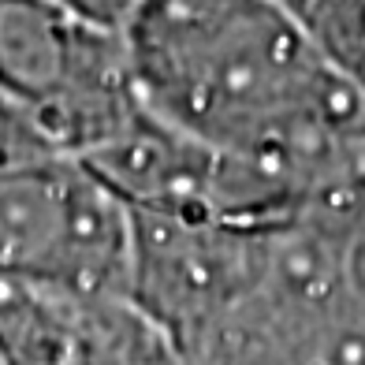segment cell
<instances>
[{"label":"cell","instance_id":"2","mask_svg":"<svg viewBox=\"0 0 365 365\" xmlns=\"http://www.w3.org/2000/svg\"><path fill=\"white\" fill-rule=\"evenodd\" d=\"M0 101L71 160H90L145 112L120 26L60 0H0Z\"/></svg>","mask_w":365,"mask_h":365},{"label":"cell","instance_id":"6","mask_svg":"<svg viewBox=\"0 0 365 365\" xmlns=\"http://www.w3.org/2000/svg\"><path fill=\"white\" fill-rule=\"evenodd\" d=\"M60 4H68V8H75L82 15H90V19H101L108 26H120L127 8L135 4V0H60Z\"/></svg>","mask_w":365,"mask_h":365},{"label":"cell","instance_id":"4","mask_svg":"<svg viewBox=\"0 0 365 365\" xmlns=\"http://www.w3.org/2000/svg\"><path fill=\"white\" fill-rule=\"evenodd\" d=\"M298 19L365 115V0H302Z\"/></svg>","mask_w":365,"mask_h":365},{"label":"cell","instance_id":"5","mask_svg":"<svg viewBox=\"0 0 365 365\" xmlns=\"http://www.w3.org/2000/svg\"><path fill=\"white\" fill-rule=\"evenodd\" d=\"M45 153H48L45 142L23 123V115L0 101V168H11V164H23Z\"/></svg>","mask_w":365,"mask_h":365},{"label":"cell","instance_id":"3","mask_svg":"<svg viewBox=\"0 0 365 365\" xmlns=\"http://www.w3.org/2000/svg\"><path fill=\"white\" fill-rule=\"evenodd\" d=\"M130 212L82 160L45 153L0 168V279L101 302L127 298Z\"/></svg>","mask_w":365,"mask_h":365},{"label":"cell","instance_id":"7","mask_svg":"<svg viewBox=\"0 0 365 365\" xmlns=\"http://www.w3.org/2000/svg\"><path fill=\"white\" fill-rule=\"evenodd\" d=\"M279 4H287V8H294V11H298V8H302V0H279Z\"/></svg>","mask_w":365,"mask_h":365},{"label":"cell","instance_id":"1","mask_svg":"<svg viewBox=\"0 0 365 365\" xmlns=\"http://www.w3.org/2000/svg\"><path fill=\"white\" fill-rule=\"evenodd\" d=\"M120 34L145 112L261 179L291 217L365 138L354 93L279 0H135Z\"/></svg>","mask_w":365,"mask_h":365}]
</instances>
